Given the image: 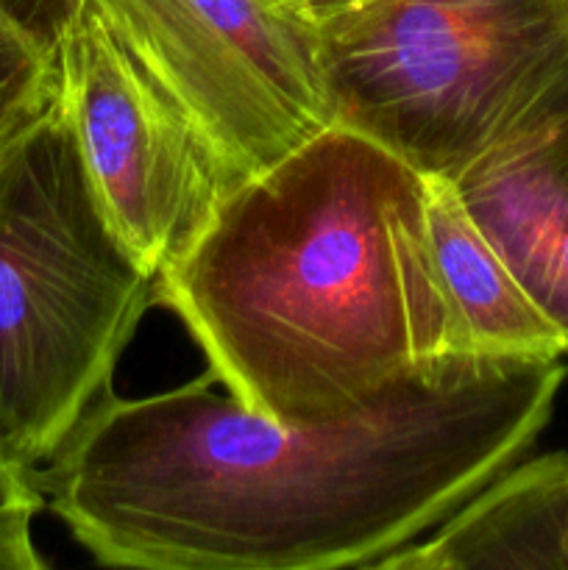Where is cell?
Here are the masks:
<instances>
[{
	"label": "cell",
	"instance_id": "cell-1",
	"mask_svg": "<svg viewBox=\"0 0 568 570\" xmlns=\"http://www.w3.org/2000/svg\"><path fill=\"white\" fill-rule=\"evenodd\" d=\"M562 379L560 356H451L304 423L245 410L212 371L143 399L106 390L33 482L104 566L376 568L535 443Z\"/></svg>",
	"mask_w": 568,
	"mask_h": 570
},
{
	"label": "cell",
	"instance_id": "cell-2",
	"mask_svg": "<svg viewBox=\"0 0 568 570\" xmlns=\"http://www.w3.org/2000/svg\"><path fill=\"white\" fill-rule=\"evenodd\" d=\"M245 410L340 415L457 354L427 226V176L332 126L239 184L156 276Z\"/></svg>",
	"mask_w": 568,
	"mask_h": 570
},
{
	"label": "cell",
	"instance_id": "cell-3",
	"mask_svg": "<svg viewBox=\"0 0 568 570\" xmlns=\"http://www.w3.org/2000/svg\"><path fill=\"white\" fill-rule=\"evenodd\" d=\"M154 304L59 104L0 161V445L17 462L65 443Z\"/></svg>",
	"mask_w": 568,
	"mask_h": 570
},
{
	"label": "cell",
	"instance_id": "cell-4",
	"mask_svg": "<svg viewBox=\"0 0 568 570\" xmlns=\"http://www.w3.org/2000/svg\"><path fill=\"white\" fill-rule=\"evenodd\" d=\"M337 126L454 181L568 104V0H376L317 31Z\"/></svg>",
	"mask_w": 568,
	"mask_h": 570
},
{
	"label": "cell",
	"instance_id": "cell-5",
	"mask_svg": "<svg viewBox=\"0 0 568 570\" xmlns=\"http://www.w3.org/2000/svg\"><path fill=\"white\" fill-rule=\"evenodd\" d=\"M243 181L337 126L321 37L276 0H84Z\"/></svg>",
	"mask_w": 568,
	"mask_h": 570
},
{
	"label": "cell",
	"instance_id": "cell-6",
	"mask_svg": "<svg viewBox=\"0 0 568 570\" xmlns=\"http://www.w3.org/2000/svg\"><path fill=\"white\" fill-rule=\"evenodd\" d=\"M61 106L117 237L159 276L243 184L161 78L81 6L59 45Z\"/></svg>",
	"mask_w": 568,
	"mask_h": 570
},
{
	"label": "cell",
	"instance_id": "cell-7",
	"mask_svg": "<svg viewBox=\"0 0 568 570\" xmlns=\"http://www.w3.org/2000/svg\"><path fill=\"white\" fill-rule=\"evenodd\" d=\"M454 187L568 354V104L473 161Z\"/></svg>",
	"mask_w": 568,
	"mask_h": 570
},
{
	"label": "cell",
	"instance_id": "cell-8",
	"mask_svg": "<svg viewBox=\"0 0 568 570\" xmlns=\"http://www.w3.org/2000/svg\"><path fill=\"white\" fill-rule=\"evenodd\" d=\"M388 570H568V454L540 456L484 484Z\"/></svg>",
	"mask_w": 568,
	"mask_h": 570
},
{
	"label": "cell",
	"instance_id": "cell-9",
	"mask_svg": "<svg viewBox=\"0 0 568 570\" xmlns=\"http://www.w3.org/2000/svg\"><path fill=\"white\" fill-rule=\"evenodd\" d=\"M427 226L457 354L484 360L566 354L557 328L518 284L449 178L427 176Z\"/></svg>",
	"mask_w": 568,
	"mask_h": 570
},
{
	"label": "cell",
	"instance_id": "cell-10",
	"mask_svg": "<svg viewBox=\"0 0 568 570\" xmlns=\"http://www.w3.org/2000/svg\"><path fill=\"white\" fill-rule=\"evenodd\" d=\"M59 104V50L0 6V161Z\"/></svg>",
	"mask_w": 568,
	"mask_h": 570
},
{
	"label": "cell",
	"instance_id": "cell-11",
	"mask_svg": "<svg viewBox=\"0 0 568 570\" xmlns=\"http://www.w3.org/2000/svg\"><path fill=\"white\" fill-rule=\"evenodd\" d=\"M45 507L33 468L17 462L0 445V570H42L31 527Z\"/></svg>",
	"mask_w": 568,
	"mask_h": 570
},
{
	"label": "cell",
	"instance_id": "cell-12",
	"mask_svg": "<svg viewBox=\"0 0 568 570\" xmlns=\"http://www.w3.org/2000/svg\"><path fill=\"white\" fill-rule=\"evenodd\" d=\"M0 6L56 48L65 28L81 11L84 0H0Z\"/></svg>",
	"mask_w": 568,
	"mask_h": 570
},
{
	"label": "cell",
	"instance_id": "cell-13",
	"mask_svg": "<svg viewBox=\"0 0 568 570\" xmlns=\"http://www.w3.org/2000/svg\"><path fill=\"white\" fill-rule=\"evenodd\" d=\"M287 14L298 17L301 22L312 26L315 31H321L329 22L340 20L345 14H354V11L365 9V6L376 3V0H276Z\"/></svg>",
	"mask_w": 568,
	"mask_h": 570
}]
</instances>
